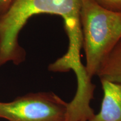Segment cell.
<instances>
[{
    "label": "cell",
    "mask_w": 121,
    "mask_h": 121,
    "mask_svg": "<svg viewBox=\"0 0 121 121\" xmlns=\"http://www.w3.org/2000/svg\"><path fill=\"white\" fill-rule=\"evenodd\" d=\"M82 0H14L8 11L0 17V67L12 61L18 65L25 57L24 49L19 45L20 31L35 15L49 13L62 17L69 38L67 53L52 63L56 72L81 69L80 50L82 36L80 10Z\"/></svg>",
    "instance_id": "obj_1"
},
{
    "label": "cell",
    "mask_w": 121,
    "mask_h": 121,
    "mask_svg": "<svg viewBox=\"0 0 121 121\" xmlns=\"http://www.w3.org/2000/svg\"><path fill=\"white\" fill-rule=\"evenodd\" d=\"M80 23L86 62L85 67L92 78L121 39V13L107 10L94 0H82Z\"/></svg>",
    "instance_id": "obj_2"
},
{
    "label": "cell",
    "mask_w": 121,
    "mask_h": 121,
    "mask_svg": "<svg viewBox=\"0 0 121 121\" xmlns=\"http://www.w3.org/2000/svg\"><path fill=\"white\" fill-rule=\"evenodd\" d=\"M68 103L51 92L29 93L0 102V118L9 121H66Z\"/></svg>",
    "instance_id": "obj_3"
},
{
    "label": "cell",
    "mask_w": 121,
    "mask_h": 121,
    "mask_svg": "<svg viewBox=\"0 0 121 121\" xmlns=\"http://www.w3.org/2000/svg\"><path fill=\"white\" fill-rule=\"evenodd\" d=\"M100 81L103 90L100 110L89 121H121V85Z\"/></svg>",
    "instance_id": "obj_4"
},
{
    "label": "cell",
    "mask_w": 121,
    "mask_h": 121,
    "mask_svg": "<svg viewBox=\"0 0 121 121\" xmlns=\"http://www.w3.org/2000/svg\"><path fill=\"white\" fill-rule=\"evenodd\" d=\"M96 75L100 80L121 85V39L103 60Z\"/></svg>",
    "instance_id": "obj_5"
},
{
    "label": "cell",
    "mask_w": 121,
    "mask_h": 121,
    "mask_svg": "<svg viewBox=\"0 0 121 121\" xmlns=\"http://www.w3.org/2000/svg\"><path fill=\"white\" fill-rule=\"evenodd\" d=\"M101 6L110 11L121 13V0H94Z\"/></svg>",
    "instance_id": "obj_6"
},
{
    "label": "cell",
    "mask_w": 121,
    "mask_h": 121,
    "mask_svg": "<svg viewBox=\"0 0 121 121\" xmlns=\"http://www.w3.org/2000/svg\"><path fill=\"white\" fill-rule=\"evenodd\" d=\"M13 1L14 0H0V17L8 11Z\"/></svg>",
    "instance_id": "obj_7"
}]
</instances>
